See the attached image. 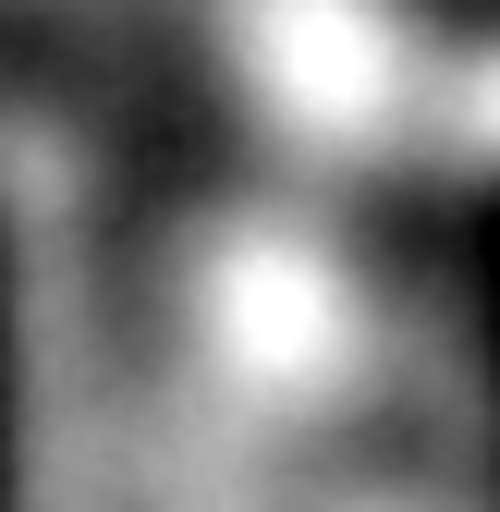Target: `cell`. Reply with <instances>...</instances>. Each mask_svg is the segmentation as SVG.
Returning a JSON list of instances; mask_svg holds the SVG:
<instances>
[]
</instances>
